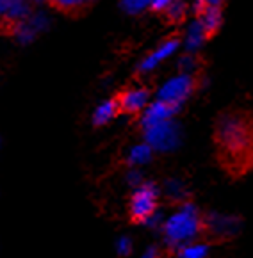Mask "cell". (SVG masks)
I'll list each match as a JSON object with an SVG mask.
<instances>
[{
	"label": "cell",
	"instance_id": "1",
	"mask_svg": "<svg viewBox=\"0 0 253 258\" xmlns=\"http://www.w3.org/2000/svg\"><path fill=\"white\" fill-rule=\"evenodd\" d=\"M216 146L230 167H244L253 160V119L248 114L221 116L216 126Z\"/></svg>",
	"mask_w": 253,
	"mask_h": 258
},
{
	"label": "cell",
	"instance_id": "2",
	"mask_svg": "<svg viewBox=\"0 0 253 258\" xmlns=\"http://www.w3.org/2000/svg\"><path fill=\"white\" fill-rule=\"evenodd\" d=\"M200 212L191 203H184L175 214H171L163 224V235L170 246L182 247L189 242H194L201 232Z\"/></svg>",
	"mask_w": 253,
	"mask_h": 258
},
{
	"label": "cell",
	"instance_id": "3",
	"mask_svg": "<svg viewBox=\"0 0 253 258\" xmlns=\"http://www.w3.org/2000/svg\"><path fill=\"white\" fill-rule=\"evenodd\" d=\"M157 187L154 183H141L130 200V217L136 223H146L157 209Z\"/></svg>",
	"mask_w": 253,
	"mask_h": 258
},
{
	"label": "cell",
	"instance_id": "4",
	"mask_svg": "<svg viewBox=\"0 0 253 258\" xmlns=\"http://www.w3.org/2000/svg\"><path fill=\"white\" fill-rule=\"evenodd\" d=\"M194 86H196V80L189 73H182V75H177L168 80L163 88L159 89V95L157 96H159L161 102L178 109L191 96V93L194 91Z\"/></svg>",
	"mask_w": 253,
	"mask_h": 258
},
{
	"label": "cell",
	"instance_id": "5",
	"mask_svg": "<svg viewBox=\"0 0 253 258\" xmlns=\"http://www.w3.org/2000/svg\"><path fill=\"white\" fill-rule=\"evenodd\" d=\"M144 139H146V145L151 146V150L170 152L177 148L180 143V128L173 121L161 123V125L144 128Z\"/></svg>",
	"mask_w": 253,
	"mask_h": 258
},
{
	"label": "cell",
	"instance_id": "6",
	"mask_svg": "<svg viewBox=\"0 0 253 258\" xmlns=\"http://www.w3.org/2000/svg\"><path fill=\"white\" fill-rule=\"evenodd\" d=\"M148 89L144 88H130V89H125L123 93H120L116 98L118 103V109L121 112H127V114H136L139 112L141 109H144L148 103Z\"/></svg>",
	"mask_w": 253,
	"mask_h": 258
},
{
	"label": "cell",
	"instance_id": "7",
	"mask_svg": "<svg viewBox=\"0 0 253 258\" xmlns=\"http://www.w3.org/2000/svg\"><path fill=\"white\" fill-rule=\"evenodd\" d=\"M175 112H177V109H175V107H171V105H168V103L157 100V102H154L151 105H148L146 110H144L143 126H144V128H150V126L171 121V118H173Z\"/></svg>",
	"mask_w": 253,
	"mask_h": 258
},
{
	"label": "cell",
	"instance_id": "8",
	"mask_svg": "<svg viewBox=\"0 0 253 258\" xmlns=\"http://www.w3.org/2000/svg\"><path fill=\"white\" fill-rule=\"evenodd\" d=\"M177 48H178V41H177V39H170V41L163 43V45L155 50L154 53H150V55H148L146 59L141 62V64H139V72L141 73L151 72V70L159 64L161 61H164V59H168L171 53H175V50H177Z\"/></svg>",
	"mask_w": 253,
	"mask_h": 258
},
{
	"label": "cell",
	"instance_id": "9",
	"mask_svg": "<svg viewBox=\"0 0 253 258\" xmlns=\"http://www.w3.org/2000/svg\"><path fill=\"white\" fill-rule=\"evenodd\" d=\"M207 228L211 230L212 233H214V235L228 237V235H234V233L237 232L239 223H237V219H235V217L212 214V216L207 219Z\"/></svg>",
	"mask_w": 253,
	"mask_h": 258
},
{
	"label": "cell",
	"instance_id": "10",
	"mask_svg": "<svg viewBox=\"0 0 253 258\" xmlns=\"http://www.w3.org/2000/svg\"><path fill=\"white\" fill-rule=\"evenodd\" d=\"M205 38H209V36H207V32H205L204 23L198 20V22H194V23H191V25H189L185 46H187V50H198L201 45H204Z\"/></svg>",
	"mask_w": 253,
	"mask_h": 258
},
{
	"label": "cell",
	"instance_id": "11",
	"mask_svg": "<svg viewBox=\"0 0 253 258\" xmlns=\"http://www.w3.org/2000/svg\"><path fill=\"white\" fill-rule=\"evenodd\" d=\"M200 22L204 23L207 36H212L219 29V25H221V9H219V8L205 9V11L201 13Z\"/></svg>",
	"mask_w": 253,
	"mask_h": 258
},
{
	"label": "cell",
	"instance_id": "12",
	"mask_svg": "<svg viewBox=\"0 0 253 258\" xmlns=\"http://www.w3.org/2000/svg\"><path fill=\"white\" fill-rule=\"evenodd\" d=\"M209 246L204 242H189L178 247L177 258H207Z\"/></svg>",
	"mask_w": 253,
	"mask_h": 258
},
{
	"label": "cell",
	"instance_id": "13",
	"mask_svg": "<svg viewBox=\"0 0 253 258\" xmlns=\"http://www.w3.org/2000/svg\"><path fill=\"white\" fill-rule=\"evenodd\" d=\"M118 110H120V109H118L116 100H114V102L102 103L98 109L94 110V116H93L94 123H96V125H106L107 121H111V119L114 118V114H116Z\"/></svg>",
	"mask_w": 253,
	"mask_h": 258
},
{
	"label": "cell",
	"instance_id": "14",
	"mask_svg": "<svg viewBox=\"0 0 253 258\" xmlns=\"http://www.w3.org/2000/svg\"><path fill=\"white\" fill-rule=\"evenodd\" d=\"M23 13H25V6L22 4V0H2V15L8 22L13 20L16 22Z\"/></svg>",
	"mask_w": 253,
	"mask_h": 258
},
{
	"label": "cell",
	"instance_id": "15",
	"mask_svg": "<svg viewBox=\"0 0 253 258\" xmlns=\"http://www.w3.org/2000/svg\"><path fill=\"white\" fill-rule=\"evenodd\" d=\"M150 159H151V146L150 145H137V146H134L129 153V164H132V166L146 164Z\"/></svg>",
	"mask_w": 253,
	"mask_h": 258
},
{
	"label": "cell",
	"instance_id": "16",
	"mask_svg": "<svg viewBox=\"0 0 253 258\" xmlns=\"http://www.w3.org/2000/svg\"><path fill=\"white\" fill-rule=\"evenodd\" d=\"M151 2L154 0H121V8L130 15H137L143 9L151 8Z\"/></svg>",
	"mask_w": 253,
	"mask_h": 258
},
{
	"label": "cell",
	"instance_id": "17",
	"mask_svg": "<svg viewBox=\"0 0 253 258\" xmlns=\"http://www.w3.org/2000/svg\"><path fill=\"white\" fill-rule=\"evenodd\" d=\"M50 2L63 11H77L87 4V0H50Z\"/></svg>",
	"mask_w": 253,
	"mask_h": 258
},
{
	"label": "cell",
	"instance_id": "18",
	"mask_svg": "<svg viewBox=\"0 0 253 258\" xmlns=\"http://www.w3.org/2000/svg\"><path fill=\"white\" fill-rule=\"evenodd\" d=\"M166 194L171 198V200H182L184 194H185V189L180 182H177V180H170V182L166 183Z\"/></svg>",
	"mask_w": 253,
	"mask_h": 258
},
{
	"label": "cell",
	"instance_id": "19",
	"mask_svg": "<svg viewBox=\"0 0 253 258\" xmlns=\"http://www.w3.org/2000/svg\"><path fill=\"white\" fill-rule=\"evenodd\" d=\"M116 251L120 256H129V254L132 253V239L127 235L120 237V239L116 240Z\"/></svg>",
	"mask_w": 253,
	"mask_h": 258
},
{
	"label": "cell",
	"instance_id": "20",
	"mask_svg": "<svg viewBox=\"0 0 253 258\" xmlns=\"http://www.w3.org/2000/svg\"><path fill=\"white\" fill-rule=\"evenodd\" d=\"M184 13H185V4L182 0H175L173 4L170 6V9H168V16L171 20H180L184 16Z\"/></svg>",
	"mask_w": 253,
	"mask_h": 258
},
{
	"label": "cell",
	"instance_id": "21",
	"mask_svg": "<svg viewBox=\"0 0 253 258\" xmlns=\"http://www.w3.org/2000/svg\"><path fill=\"white\" fill-rule=\"evenodd\" d=\"M223 4V0H194V9L196 13H204L205 9H211V8H221Z\"/></svg>",
	"mask_w": 253,
	"mask_h": 258
},
{
	"label": "cell",
	"instance_id": "22",
	"mask_svg": "<svg viewBox=\"0 0 253 258\" xmlns=\"http://www.w3.org/2000/svg\"><path fill=\"white\" fill-rule=\"evenodd\" d=\"M173 2L175 0H154V2H151V9H154V11H168Z\"/></svg>",
	"mask_w": 253,
	"mask_h": 258
},
{
	"label": "cell",
	"instance_id": "23",
	"mask_svg": "<svg viewBox=\"0 0 253 258\" xmlns=\"http://www.w3.org/2000/svg\"><path fill=\"white\" fill-rule=\"evenodd\" d=\"M141 258H159V251H157V247H148V249L141 254Z\"/></svg>",
	"mask_w": 253,
	"mask_h": 258
},
{
	"label": "cell",
	"instance_id": "24",
	"mask_svg": "<svg viewBox=\"0 0 253 258\" xmlns=\"http://www.w3.org/2000/svg\"><path fill=\"white\" fill-rule=\"evenodd\" d=\"M139 180H141V176H139V173H137V171L129 173V182L132 183V185H137V183H139Z\"/></svg>",
	"mask_w": 253,
	"mask_h": 258
}]
</instances>
